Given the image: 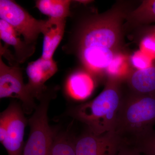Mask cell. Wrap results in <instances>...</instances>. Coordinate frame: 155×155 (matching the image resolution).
<instances>
[{
    "label": "cell",
    "instance_id": "cell-1",
    "mask_svg": "<svg viewBox=\"0 0 155 155\" xmlns=\"http://www.w3.org/2000/svg\"><path fill=\"white\" fill-rule=\"evenodd\" d=\"M128 3L118 2L104 13L84 16L74 30L72 50L95 80L105 74L123 49L125 22L132 10Z\"/></svg>",
    "mask_w": 155,
    "mask_h": 155
},
{
    "label": "cell",
    "instance_id": "cell-2",
    "mask_svg": "<svg viewBox=\"0 0 155 155\" xmlns=\"http://www.w3.org/2000/svg\"><path fill=\"white\" fill-rule=\"evenodd\" d=\"M123 82V78L109 75L104 88L96 97L72 107L69 110V115L85 124L88 130L96 135L114 131L125 95Z\"/></svg>",
    "mask_w": 155,
    "mask_h": 155
},
{
    "label": "cell",
    "instance_id": "cell-3",
    "mask_svg": "<svg viewBox=\"0 0 155 155\" xmlns=\"http://www.w3.org/2000/svg\"><path fill=\"white\" fill-rule=\"evenodd\" d=\"M155 124V95H124L114 130L122 144L132 146L151 133Z\"/></svg>",
    "mask_w": 155,
    "mask_h": 155
},
{
    "label": "cell",
    "instance_id": "cell-4",
    "mask_svg": "<svg viewBox=\"0 0 155 155\" xmlns=\"http://www.w3.org/2000/svg\"><path fill=\"white\" fill-rule=\"evenodd\" d=\"M54 94L47 91L39 99L33 115L28 120L30 127L22 155H49L57 130L49 124L48 112Z\"/></svg>",
    "mask_w": 155,
    "mask_h": 155
},
{
    "label": "cell",
    "instance_id": "cell-5",
    "mask_svg": "<svg viewBox=\"0 0 155 155\" xmlns=\"http://www.w3.org/2000/svg\"><path fill=\"white\" fill-rule=\"evenodd\" d=\"M0 18L11 25L27 44L35 45L45 20H38L12 0L0 1Z\"/></svg>",
    "mask_w": 155,
    "mask_h": 155
},
{
    "label": "cell",
    "instance_id": "cell-6",
    "mask_svg": "<svg viewBox=\"0 0 155 155\" xmlns=\"http://www.w3.org/2000/svg\"><path fill=\"white\" fill-rule=\"evenodd\" d=\"M12 97L20 101L25 114L35 111L34 97L25 84L21 69L6 65L0 58V98Z\"/></svg>",
    "mask_w": 155,
    "mask_h": 155
},
{
    "label": "cell",
    "instance_id": "cell-7",
    "mask_svg": "<svg viewBox=\"0 0 155 155\" xmlns=\"http://www.w3.org/2000/svg\"><path fill=\"white\" fill-rule=\"evenodd\" d=\"M7 117L5 138L2 144L8 155H22L25 127L28 122L21 103L13 101L4 110Z\"/></svg>",
    "mask_w": 155,
    "mask_h": 155
},
{
    "label": "cell",
    "instance_id": "cell-8",
    "mask_svg": "<svg viewBox=\"0 0 155 155\" xmlns=\"http://www.w3.org/2000/svg\"><path fill=\"white\" fill-rule=\"evenodd\" d=\"M121 145L115 131L97 135L87 130L75 140L76 155H116Z\"/></svg>",
    "mask_w": 155,
    "mask_h": 155
},
{
    "label": "cell",
    "instance_id": "cell-9",
    "mask_svg": "<svg viewBox=\"0 0 155 155\" xmlns=\"http://www.w3.org/2000/svg\"><path fill=\"white\" fill-rule=\"evenodd\" d=\"M58 66L52 59H46L41 57L30 62L26 68L28 77L27 86L35 98L39 99L47 88L45 84L57 72Z\"/></svg>",
    "mask_w": 155,
    "mask_h": 155
},
{
    "label": "cell",
    "instance_id": "cell-10",
    "mask_svg": "<svg viewBox=\"0 0 155 155\" xmlns=\"http://www.w3.org/2000/svg\"><path fill=\"white\" fill-rule=\"evenodd\" d=\"M123 81L129 89L128 93L140 95H155V64L131 71Z\"/></svg>",
    "mask_w": 155,
    "mask_h": 155
},
{
    "label": "cell",
    "instance_id": "cell-11",
    "mask_svg": "<svg viewBox=\"0 0 155 155\" xmlns=\"http://www.w3.org/2000/svg\"><path fill=\"white\" fill-rule=\"evenodd\" d=\"M66 20L49 18L45 21L41 32L43 35L42 58L53 59L54 54L64 36Z\"/></svg>",
    "mask_w": 155,
    "mask_h": 155
},
{
    "label": "cell",
    "instance_id": "cell-12",
    "mask_svg": "<svg viewBox=\"0 0 155 155\" xmlns=\"http://www.w3.org/2000/svg\"><path fill=\"white\" fill-rule=\"evenodd\" d=\"M94 81L85 70L72 72L66 81L65 89L67 95L76 101L86 99L94 90Z\"/></svg>",
    "mask_w": 155,
    "mask_h": 155
},
{
    "label": "cell",
    "instance_id": "cell-13",
    "mask_svg": "<svg viewBox=\"0 0 155 155\" xmlns=\"http://www.w3.org/2000/svg\"><path fill=\"white\" fill-rule=\"evenodd\" d=\"M20 34L3 19H0V38L6 44L12 46L15 50L17 61L23 63L33 54L35 45L28 44L20 38Z\"/></svg>",
    "mask_w": 155,
    "mask_h": 155
},
{
    "label": "cell",
    "instance_id": "cell-14",
    "mask_svg": "<svg viewBox=\"0 0 155 155\" xmlns=\"http://www.w3.org/2000/svg\"><path fill=\"white\" fill-rule=\"evenodd\" d=\"M125 24L138 28L155 23V0H144L129 11L126 17Z\"/></svg>",
    "mask_w": 155,
    "mask_h": 155
},
{
    "label": "cell",
    "instance_id": "cell-15",
    "mask_svg": "<svg viewBox=\"0 0 155 155\" xmlns=\"http://www.w3.org/2000/svg\"><path fill=\"white\" fill-rule=\"evenodd\" d=\"M69 0H38L36 7L42 14L49 18L66 19L71 14Z\"/></svg>",
    "mask_w": 155,
    "mask_h": 155
},
{
    "label": "cell",
    "instance_id": "cell-16",
    "mask_svg": "<svg viewBox=\"0 0 155 155\" xmlns=\"http://www.w3.org/2000/svg\"><path fill=\"white\" fill-rule=\"evenodd\" d=\"M75 140L67 132L57 133L49 155H76Z\"/></svg>",
    "mask_w": 155,
    "mask_h": 155
},
{
    "label": "cell",
    "instance_id": "cell-17",
    "mask_svg": "<svg viewBox=\"0 0 155 155\" xmlns=\"http://www.w3.org/2000/svg\"><path fill=\"white\" fill-rule=\"evenodd\" d=\"M143 155H155V131L131 146Z\"/></svg>",
    "mask_w": 155,
    "mask_h": 155
},
{
    "label": "cell",
    "instance_id": "cell-18",
    "mask_svg": "<svg viewBox=\"0 0 155 155\" xmlns=\"http://www.w3.org/2000/svg\"><path fill=\"white\" fill-rule=\"evenodd\" d=\"M141 45L152 55L155 57V41L149 37H141Z\"/></svg>",
    "mask_w": 155,
    "mask_h": 155
},
{
    "label": "cell",
    "instance_id": "cell-19",
    "mask_svg": "<svg viewBox=\"0 0 155 155\" xmlns=\"http://www.w3.org/2000/svg\"><path fill=\"white\" fill-rule=\"evenodd\" d=\"M7 117L5 111L1 113L0 115V141L2 143L5 140L7 132Z\"/></svg>",
    "mask_w": 155,
    "mask_h": 155
},
{
    "label": "cell",
    "instance_id": "cell-20",
    "mask_svg": "<svg viewBox=\"0 0 155 155\" xmlns=\"http://www.w3.org/2000/svg\"><path fill=\"white\" fill-rule=\"evenodd\" d=\"M138 33L141 37H149L155 41V25H147L138 28Z\"/></svg>",
    "mask_w": 155,
    "mask_h": 155
},
{
    "label": "cell",
    "instance_id": "cell-21",
    "mask_svg": "<svg viewBox=\"0 0 155 155\" xmlns=\"http://www.w3.org/2000/svg\"><path fill=\"white\" fill-rule=\"evenodd\" d=\"M116 155H143L133 147L122 144Z\"/></svg>",
    "mask_w": 155,
    "mask_h": 155
},
{
    "label": "cell",
    "instance_id": "cell-22",
    "mask_svg": "<svg viewBox=\"0 0 155 155\" xmlns=\"http://www.w3.org/2000/svg\"><path fill=\"white\" fill-rule=\"evenodd\" d=\"M132 62L134 66L138 69H143L150 67L148 66V61L142 56H136L132 58Z\"/></svg>",
    "mask_w": 155,
    "mask_h": 155
}]
</instances>
